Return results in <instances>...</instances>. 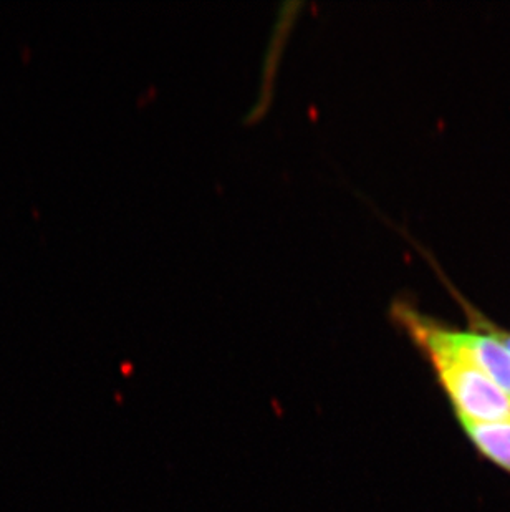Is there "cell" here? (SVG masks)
Instances as JSON below:
<instances>
[{
  "label": "cell",
  "mask_w": 510,
  "mask_h": 512,
  "mask_svg": "<svg viewBox=\"0 0 510 512\" xmlns=\"http://www.w3.org/2000/svg\"><path fill=\"white\" fill-rule=\"evenodd\" d=\"M489 324V322H487ZM489 327H491L492 332L499 337V339L502 340V342L506 343V347L510 350V332H507V330L499 329V327H496V325L489 324Z\"/></svg>",
  "instance_id": "277c9868"
},
{
  "label": "cell",
  "mask_w": 510,
  "mask_h": 512,
  "mask_svg": "<svg viewBox=\"0 0 510 512\" xmlns=\"http://www.w3.org/2000/svg\"><path fill=\"white\" fill-rule=\"evenodd\" d=\"M458 421L479 455L510 474V420Z\"/></svg>",
  "instance_id": "3957f363"
},
{
  "label": "cell",
  "mask_w": 510,
  "mask_h": 512,
  "mask_svg": "<svg viewBox=\"0 0 510 512\" xmlns=\"http://www.w3.org/2000/svg\"><path fill=\"white\" fill-rule=\"evenodd\" d=\"M476 329L462 330V343L472 362L501 388L510 400V350L486 320H476Z\"/></svg>",
  "instance_id": "7a4b0ae2"
},
{
  "label": "cell",
  "mask_w": 510,
  "mask_h": 512,
  "mask_svg": "<svg viewBox=\"0 0 510 512\" xmlns=\"http://www.w3.org/2000/svg\"><path fill=\"white\" fill-rule=\"evenodd\" d=\"M391 317L433 368L458 420H510V400L469 357L462 330L453 329L398 300Z\"/></svg>",
  "instance_id": "6da1fadb"
}]
</instances>
